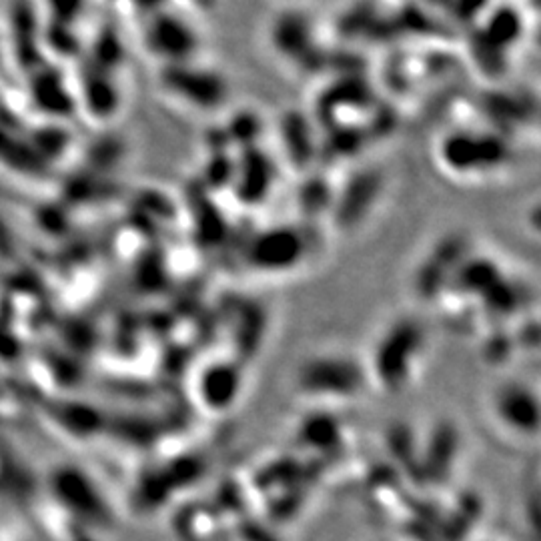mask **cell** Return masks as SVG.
I'll list each match as a JSON object with an SVG mask.
<instances>
[{"instance_id": "cell-3", "label": "cell", "mask_w": 541, "mask_h": 541, "mask_svg": "<svg viewBox=\"0 0 541 541\" xmlns=\"http://www.w3.org/2000/svg\"><path fill=\"white\" fill-rule=\"evenodd\" d=\"M161 83L173 99L199 111L221 107L229 93L225 77L209 67L197 65V61L163 67Z\"/></svg>"}, {"instance_id": "cell-8", "label": "cell", "mask_w": 541, "mask_h": 541, "mask_svg": "<svg viewBox=\"0 0 541 541\" xmlns=\"http://www.w3.org/2000/svg\"><path fill=\"white\" fill-rule=\"evenodd\" d=\"M45 7L51 23L75 27L87 7V0H45Z\"/></svg>"}, {"instance_id": "cell-2", "label": "cell", "mask_w": 541, "mask_h": 541, "mask_svg": "<svg viewBox=\"0 0 541 541\" xmlns=\"http://www.w3.org/2000/svg\"><path fill=\"white\" fill-rule=\"evenodd\" d=\"M143 43L149 55L163 61V67H171L197 59L201 35L185 17L163 9L147 19Z\"/></svg>"}, {"instance_id": "cell-4", "label": "cell", "mask_w": 541, "mask_h": 541, "mask_svg": "<svg viewBox=\"0 0 541 541\" xmlns=\"http://www.w3.org/2000/svg\"><path fill=\"white\" fill-rule=\"evenodd\" d=\"M11 49L17 65L23 71H37L43 67V27L31 0H15L9 11Z\"/></svg>"}, {"instance_id": "cell-6", "label": "cell", "mask_w": 541, "mask_h": 541, "mask_svg": "<svg viewBox=\"0 0 541 541\" xmlns=\"http://www.w3.org/2000/svg\"><path fill=\"white\" fill-rule=\"evenodd\" d=\"M315 31L311 21L299 13H283L275 19L271 27L273 47L281 57L291 61L305 59L309 53V45L313 43Z\"/></svg>"}, {"instance_id": "cell-7", "label": "cell", "mask_w": 541, "mask_h": 541, "mask_svg": "<svg viewBox=\"0 0 541 541\" xmlns=\"http://www.w3.org/2000/svg\"><path fill=\"white\" fill-rule=\"evenodd\" d=\"M81 99V103L91 115L99 119H109L121 103L113 73L91 65L81 79Z\"/></svg>"}, {"instance_id": "cell-5", "label": "cell", "mask_w": 541, "mask_h": 541, "mask_svg": "<svg viewBox=\"0 0 541 541\" xmlns=\"http://www.w3.org/2000/svg\"><path fill=\"white\" fill-rule=\"evenodd\" d=\"M29 99L31 105L47 119H69L77 111V97L71 93L65 77L51 69L41 67L31 73L29 83Z\"/></svg>"}, {"instance_id": "cell-9", "label": "cell", "mask_w": 541, "mask_h": 541, "mask_svg": "<svg viewBox=\"0 0 541 541\" xmlns=\"http://www.w3.org/2000/svg\"><path fill=\"white\" fill-rule=\"evenodd\" d=\"M0 61H3V47H0Z\"/></svg>"}, {"instance_id": "cell-10", "label": "cell", "mask_w": 541, "mask_h": 541, "mask_svg": "<svg viewBox=\"0 0 541 541\" xmlns=\"http://www.w3.org/2000/svg\"><path fill=\"white\" fill-rule=\"evenodd\" d=\"M115 3H117V0H115Z\"/></svg>"}, {"instance_id": "cell-1", "label": "cell", "mask_w": 541, "mask_h": 541, "mask_svg": "<svg viewBox=\"0 0 541 541\" xmlns=\"http://www.w3.org/2000/svg\"><path fill=\"white\" fill-rule=\"evenodd\" d=\"M441 167L457 177H481L495 173L509 159L501 137L481 131H451L437 147Z\"/></svg>"}]
</instances>
